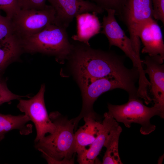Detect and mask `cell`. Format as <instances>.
<instances>
[{
	"label": "cell",
	"instance_id": "6da1fadb",
	"mask_svg": "<svg viewBox=\"0 0 164 164\" xmlns=\"http://www.w3.org/2000/svg\"><path fill=\"white\" fill-rule=\"evenodd\" d=\"M73 45L70 58L79 84L82 87L97 79L105 77L116 78L131 87L139 78L138 69L125 67V56L114 52L94 49L82 42Z\"/></svg>",
	"mask_w": 164,
	"mask_h": 164
},
{
	"label": "cell",
	"instance_id": "7a4b0ae2",
	"mask_svg": "<svg viewBox=\"0 0 164 164\" xmlns=\"http://www.w3.org/2000/svg\"><path fill=\"white\" fill-rule=\"evenodd\" d=\"M49 116L56 125V130L35 142V148L49 164H73L76 150L75 126L72 119L58 112H52Z\"/></svg>",
	"mask_w": 164,
	"mask_h": 164
},
{
	"label": "cell",
	"instance_id": "3957f363",
	"mask_svg": "<svg viewBox=\"0 0 164 164\" xmlns=\"http://www.w3.org/2000/svg\"><path fill=\"white\" fill-rule=\"evenodd\" d=\"M20 39L23 51L52 55L57 60L68 58L73 48L66 29L54 23L37 33Z\"/></svg>",
	"mask_w": 164,
	"mask_h": 164
},
{
	"label": "cell",
	"instance_id": "277c9868",
	"mask_svg": "<svg viewBox=\"0 0 164 164\" xmlns=\"http://www.w3.org/2000/svg\"><path fill=\"white\" fill-rule=\"evenodd\" d=\"M141 99L138 96H129L128 101L120 105L108 104V112L118 122L124 124L128 128L132 123L139 124L141 133L148 135L154 131L155 126L151 124L150 119L155 116L164 118V110L158 105L151 107L143 104Z\"/></svg>",
	"mask_w": 164,
	"mask_h": 164
},
{
	"label": "cell",
	"instance_id": "5b68a950",
	"mask_svg": "<svg viewBox=\"0 0 164 164\" xmlns=\"http://www.w3.org/2000/svg\"><path fill=\"white\" fill-rule=\"evenodd\" d=\"M107 16L103 18L101 32L107 38L110 47H117L122 50L125 56L132 61L133 67L137 68L139 73L138 86L145 87L149 84L145 76L140 57H138L134 51L131 39L125 34L116 20V12L111 9H106Z\"/></svg>",
	"mask_w": 164,
	"mask_h": 164
},
{
	"label": "cell",
	"instance_id": "8992f818",
	"mask_svg": "<svg viewBox=\"0 0 164 164\" xmlns=\"http://www.w3.org/2000/svg\"><path fill=\"white\" fill-rule=\"evenodd\" d=\"M55 15L51 5L41 9H20L11 19L13 33L20 39L37 33L54 23Z\"/></svg>",
	"mask_w": 164,
	"mask_h": 164
},
{
	"label": "cell",
	"instance_id": "52a82bcc",
	"mask_svg": "<svg viewBox=\"0 0 164 164\" xmlns=\"http://www.w3.org/2000/svg\"><path fill=\"white\" fill-rule=\"evenodd\" d=\"M119 17L127 28L133 48L140 57L138 30L145 22L153 18L152 0H126Z\"/></svg>",
	"mask_w": 164,
	"mask_h": 164
},
{
	"label": "cell",
	"instance_id": "ba28073f",
	"mask_svg": "<svg viewBox=\"0 0 164 164\" xmlns=\"http://www.w3.org/2000/svg\"><path fill=\"white\" fill-rule=\"evenodd\" d=\"M83 105L79 115L72 119L76 128L80 121L85 117L90 116L97 119L96 114L93 109V105L98 97L104 93L117 88L127 92L129 96L138 95L137 92L123 82L114 78L105 77L97 79L81 87Z\"/></svg>",
	"mask_w": 164,
	"mask_h": 164
},
{
	"label": "cell",
	"instance_id": "9c48e42d",
	"mask_svg": "<svg viewBox=\"0 0 164 164\" xmlns=\"http://www.w3.org/2000/svg\"><path fill=\"white\" fill-rule=\"evenodd\" d=\"M45 89V85H42L36 94L29 99H19L17 105L20 111L27 115L35 125L36 131L35 143L46 134L53 133L56 129V125L50 118L46 108L44 98Z\"/></svg>",
	"mask_w": 164,
	"mask_h": 164
},
{
	"label": "cell",
	"instance_id": "30bf717a",
	"mask_svg": "<svg viewBox=\"0 0 164 164\" xmlns=\"http://www.w3.org/2000/svg\"><path fill=\"white\" fill-rule=\"evenodd\" d=\"M55 12L54 23L67 29L79 14L94 12L102 13L104 10L95 3L85 0H48Z\"/></svg>",
	"mask_w": 164,
	"mask_h": 164
},
{
	"label": "cell",
	"instance_id": "8fae6325",
	"mask_svg": "<svg viewBox=\"0 0 164 164\" xmlns=\"http://www.w3.org/2000/svg\"><path fill=\"white\" fill-rule=\"evenodd\" d=\"M164 59L158 55L153 56L147 55L141 60L145 64V73L150 79L149 93L154 104L158 105L164 110Z\"/></svg>",
	"mask_w": 164,
	"mask_h": 164
},
{
	"label": "cell",
	"instance_id": "7c38bea8",
	"mask_svg": "<svg viewBox=\"0 0 164 164\" xmlns=\"http://www.w3.org/2000/svg\"><path fill=\"white\" fill-rule=\"evenodd\" d=\"M138 36L143 47L141 52L150 56L159 55L164 59V43L161 29L153 18L147 20L140 27Z\"/></svg>",
	"mask_w": 164,
	"mask_h": 164
},
{
	"label": "cell",
	"instance_id": "4fadbf2b",
	"mask_svg": "<svg viewBox=\"0 0 164 164\" xmlns=\"http://www.w3.org/2000/svg\"><path fill=\"white\" fill-rule=\"evenodd\" d=\"M102 123L101 128L94 141L81 155L77 156V161L79 164L95 163L110 131L118 125V122L108 112L104 114Z\"/></svg>",
	"mask_w": 164,
	"mask_h": 164
},
{
	"label": "cell",
	"instance_id": "5bb4252c",
	"mask_svg": "<svg viewBox=\"0 0 164 164\" xmlns=\"http://www.w3.org/2000/svg\"><path fill=\"white\" fill-rule=\"evenodd\" d=\"M97 14L87 12L76 16L77 32L72 36L73 39L90 46L89 40L99 33L101 27Z\"/></svg>",
	"mask_w": 164,
	"mask_h": 164
},
{
	"label": "cell",
	"instance_id": "9a60e30c",
	"mask_svg": "<svg viewBox=\"0 0 164 164\" xmlns=\"http://www.w3.org/2000/svg\"><path fill=\"white\" fill-rule=\"evenodd\" d=\"M84 124L74 133L76 153L81 155L93 142L102 126V123L90 117L83 118Z\"/></svg>",
	"mask_w": 164,
	"mask_h": 164
},
{
	"label": "cell",
	"instance_id": "2e32d148",
	"mask_svg": "<svg viewBox=\"0 0 164 164\" xmlns=\"http://www.w3.org/2000/svg\"><path fill=\"white\" fill-rule=\"evenodd\" d=\"M23 52L20 39L12 33L0 42V70L19 58Z\"/></svg>",
	"mask_w": 164,
	"mask_h": 164
},
{
	"label": "cell",
	"instance_id": "e0dca14e",
	"mask_svg": "<svg viewBox=\"0 0 164 164\" xmlns=\"http://www.w3.org/2000/svg\"><path fill=\"white\" fill-rule=\"evenodd\" d=\"M29 121L25 114L14 116L0 113V134L5 135L12 130L18 129L22 135H28L32 132V125L27 124Z\"/></svg>",
	"mask_w": 164,
	"mask_h": 164
},
{
	"label": "cell",
	"instance_id": "ac0fdd59",
	"mask_svg": "<svg viewBox=\"0 0 164 164\" xmlns=\"http://www.w3.org/2000/svg\"><path fill=\"white\" fill-rule=\"evenodd\" d=\"M122 129L119 125L110 131L108 135L104 146L106 151L103 158V164H122L118 152V143Z\"/></svg>",
	"mask_w": 164,
	"mask_h": 164
},
{
	"label": "cell",
	"instance_id": "d6986e66",
	"mask_svg": "<svg viewBox=\"0 0 164 164\" xmlns=\"http://www.w3.org/2000/svg\"><path fill=\"white\" fill-rule=\"evenodd\" d=\"M104 10L108 9L114 10L115 15L119 16L125 4L126 0H91Z\"/></svg>",
	"mask_w": 164,
	"mask_h": 164
},
{
	"label": "cell",
	"instance_id": "ffe728a7",
	"mask_svg": "<svg viewBox=\"0 0 164 164\" xmlns=\"http://www.w3.org/2000/svg\"><path fill=\"white\" fill-rule=\"evenodd\" d=\"M0 10L5 12L6 17L11 19L20 10L18 0H0Z\"/></svg>",
	"mask_w": 164,
	"mask_h": 164
},
{
	"label": "cell",
	"instance_id": "44dd1931",
	"mask_svg": "<svg viewBox=\"0 0 164 164\" xmlns=\"http://www.w3.org/2000/svg\"><path fill=\"white\" fill-rule=\"evenodd\" d=\"M12 33L13 29L11 19L0 15V42Z\"/></svg>",
	"mask_w": 164,
	"mask_h": 164
},
{
	"label": "cell",
	"instance_id": "7402d4cb",
	"mask_svg": "<svg viewBox=\"0 0 164 164\" xmlns=\"http://www.w3.org/2000/svg\"><path fill=\"white\" fill-rule=\"evenodd\" d=\"M46 0H18L20 9H41L44 8Z\"/></svg>",
	"mask_w": 164,
	"mask_h": 164
},
{
	"label": "cell",
	"instance_id": "603a6c76",
	"mask_svg": "<svg viewBox=\"0 0 164 164\" xmlns=\"http://www.w3.org/2000/svg\"><path fill=\"white\" fill-rule=\"evenodd\" d=\"M153 15L154 19L164 24V0H152Z\"/></svg>",
	"mask_w": 164,
	"mask_h": 164
},
{
	"label": "cell",
	"instance_id": "cb8c5ba5",
	"mask_svg": "<svg viewBox=\"0 0 164 164\" xmlns=\"http://www.w3.org/2000/svg\"><path fill=\"white\" fill-rule=\"evenodd\" d=\"M25 97L12 93L8 89L5 84L0 87V105L12 100L20 99Z\"/></svg>",
	"mask_w": 164,
	"mask_h": 164
},
{
	"label": "cell",
	"instance_id": "d4e9b609",
	"mask_svg": "<svg viewBox=\"0 0 164 164\" xmlns=\"http://www.w3.org/2000/svg\"><path fill=\"white\" fill-rule=\"evenodd\" d=\"M4 134H0V142L4 138Z\"/></svg>",
	"mask_w": 164,
	"mask_h": 164
},
{
	"label": "cell",
	"instance_id": "484cf974",
	"mask_svg": "<svg viewBox=\"0 0 164 164\" xmlns=\"http://www.w3.org/2000/svg\"><path fill=\"white\" fill-rule=\"evenodd\" d=\"M5 84L3 82H2L1 80L0 79V87L3 86L5 85Z\"/></svg>",
	"mask_w": 164,
	"mask_h": 164
},
{
	"label": "cell",
	"instance_id": "4316f807",
	"mask_svg": "<svg viewBox=\"0 0 164 164\" xmlns=\"http://www.w3.org/2000/svg\"></svg>",
	"mask_w": 164,
	"mask_h": 164
}]
</instances>
